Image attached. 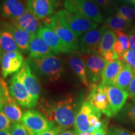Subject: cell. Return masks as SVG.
Listing matches in <instances>:
<instances>
[{
	"instance_id": "f907efd6",
	"label": "cell",
	"mask_w": 135,
	"mask_h": 135,
	"mask_svg": "<svg viewBox=\"0 0 135 135\" xmlns=\"http://www.w3.org/2000/svg\"><path fill=\"white\" fill-rule=\"evenodd\" d=\"M133 6H134V7H133V11H134V15H135V3L134 4H133Z\"/></svg>"
},
{
	"instance_id": "60d3db41",
	"label": "cell",
	"mask_w": 135,
	"mask_h": 135,
	"mask_svg": "<svg viewBox=\"0 0 135 135\" xmlns=\"http://www.w3.org/2000/svg\"><path fill=\"white\" fill-rule=\"evenodd\" d=\"M113 49V50L115 51V53L117 54L118 56L121 55L123 53V52H124L122 44L120 43L118 41H116V43H114Z\"/></svg>"
},
{
	"instance_id": "7c38bea8",
	"label": "cell",
	"mask_w": 135,
	"mask_h": 135,
	"mask_svg": "<svg viewBox=\"0 0 135 135\" xmlns=\"http://www.w3.org/2000/svg\"><path fill=\"white\" fill-rule=\"evenodd\" d=\"M23 63V57L20 51L4 53L1 62V75L3 78L18 72L21 68Z\"/></svg>"
},
{
	"instance_id": "44dd1931",
	"label": "cell",
	"mask_w": 135,
	"mask_h": 135,
	"mask_svg": "<svg viewBox=\"0 0 135 135\" xmlns=\"http://www.w3.org/2000/svg\"><path fill=\"white\" fill-rule=\"evenodd\" d=\"M124 64L119 59L107 63L101 75L100 83L103 85H113L116 77Z\"/></svg>"
},
{
	"instance_id": "8fae6325",
	"label": "cell",
	"mask_w": 135,
	"mask_h": 135,
	"mask_svg": "<svg viewBox=\"0 0 135 135\" xmlns=\"http://www.w3.org/2000/svg\"><path fill=\"white\" fill-rule=\"evenodd\" d=\"M105 25L90 30L80 39V51L83 54L98 53V48L104 31L107 29Z\"/></svg>"
},
{
	"instance_id": "8d00e7d4",
	"label": "cell",
	"mask_w": 135,
	"mask_h": 135,
	"mask_svg": "<svg viewBox=\"0 0 135 135\" xmlns=\"http://www.w3.org/2000/svg\"><path fill=\"white\" fill-rule=\"evenodd\" d=\"M102 56L103 57L104 60L107 61V63L113 61H115L119 59V56L115 53V51L113 50V49L109 51L106 52V53H104L103 55H102Z\"/></svg>"
},
{
	"instance_id": "277c9868",
	"label": "cell",
	"mask_w": 135,
	"mask_h": 135,
	"mask_svg": "<svg viewBox=\"0 0 135 135\" xmlns=\"http://www.w3.org/2000/svg\"><path fill=\"white\" fill-rule=\"evenodd\" d=\"M43 25L53 30L66 47L70 53L80 50V40L73 32L61 23L56 14L43 20Z\"/></svg>"
},
{
	"instance_id": "e575fe53",
	"label": "cell",
	"mask_w": 135,
	"mask_h": 135,
	"mask_svg": "<svg viewBox=\"0 0 135 135\" xmlns=\"http://www.w3.org/2000/svg\"><path fill=\"white\" fill-rule=\"evenodd\" d=\"M108 135H135L134 133L121 128L112 127L108 129Z\"/></svg>"
},
{
	"instance_id": "4dcf8cb0",
	"label": "cell",
	"mask_w": 135,
	"mask_h": 135,
	"mask_svg": "<svg viewBox=\"0 0 135 135\" xmlns=\"http://www.w3.org/2000/svg\"><path fill=\"white\" fill-rule=\"evenodd\" d=\"M9 94V88L3 78L0 77V111L2 110L6 97Z\"/></svg>"
},
{
	"instance_id": "d6a6232c",
	"label": "cell",
	"mask_w": 135,
	"mask_h": 135,
	"mask_svg": "<svg viewBox=\"0 0 135 135\" xmlns=\"http://www.w3.org/2000/svg\"><path fill=\"white\" fill-rule=\"evenodd\" d=\"M100 9L105 13V15H109L112 12V4L109 0H94Z\"/></svg>"
},
{
	"instance_id": "ffe728a7",
	"label": "cell",
	"mask_w": 135,
	"mask_h": 135,
	"mask_svg": "<svg viewBox=\"0 0 135 135\" xmlns=\"http://www.w3.org/2000/svg\"><path fill=\"white\" fill-rule=\"evenodd\" d=\"M5 26L9 30L18 45L20 52L26 54L29 51L30 43L32 35L25 30L16 28L8 22H4Z\"/></svg>"
},
{
	"instance_id": "4316f807",
	"label": "cell",
	"mask_w": 135,
	"mask_h": 135,
	"mask_svg": "<svg viewBox=\"0 0 135 135\" xmlns=\"http://www.w3.org/2000/svg\"><path fill=\"white\" fill-rule=\"evenodd\" d=\"M104 25L108 28L113 31L119 30L125 31L128 30H130L132 26L131 22L118 15L108 17L104 21Z\"/></svg>"
},
{
	"instance_id": "e0dca14e",
	"label": "cell",
	"mask_w": 135,
	"mask_h": 135,
	"mask_svg": "<svg viewBox=\"0 0 135 135\" xmlns=\"http://www.w3.org/2000/svg\"><path fill=\"white\" fill-rule=\"evenodd\" d=\"M10 23L16 28L29 32L32 35L36 34L41 26L40 20L27 9L23 15L15 20H10Z\"/></svg>"
},
{
	"instance_id": "1f68e13d",
	"label": "cell",
	"mask_w": 135,
	"mask_h": 135,
	"mask_svg": "<svg viewBox=\"0 0 135 135\" xmlns=\"http://www.w3.org/2000/svg\"><path fill=\"white\" fill-rule=\"evenodd\" d=\"M114 32L116 34L117 41L122 44L124 52L129 50L130 45H129V40L128 34L126 33L125 31H119V30H114Z\"/></svg>"
},
{
	"instance_id": "8992f818",
	"label": "cell",
	"mask_w": 135,
	"mask_h": 135,
	"mask_svg": "<svg viewBox=\"0 0 135 135\" xmlns=\"http://www.w3.org/2000/svg\"><path fill=\"white\" fill-rule=\"evenodd\" d=\"M82 58L85 63L87 76L88 81H90V85L99 84L107 61L99 53L83 54Z\"/></svg>"
},
{
	"instance_id": "603a6c76",
	"label": "cell",
	"mask_w": 135,
	"mask_h": 135,
	"mask_svg": "<svg viewBox=\"0 0 135 135\" xmlns=\"http://www.w3.org/2000/svg\"><path fill=\"white\" fill-rule=\"evenodd\" d=\"M69 65L71 68L75 73V74L80 80L84 86L86 88L90 87V84L87 76L86 69L85 63H84L82 56L77 55L76 54H73L71 55L69 58Z\"/></svg>"
},
{
	"instance_id": "5b68a950",
	"label": "cell",
	"mask_w": 135,
	"mask_h": 135,
	"mask_svg": "<svg viewBox=\"0 0 135 135\" xmlns=\"http://www.w3.org/2000/svg\"><path fill=\"white\" fill-rule=\"evenodd\" d=\"M63 6L71 12L81 15L97 23L104 22L103 15L94 0H65Z\"/></svg>"
},
{
	"instance_id": "d4e9b609",
	"label": "cell",
	"mask_w": 135,
	"mask_h": 135,
	"mask_svg": "<svg viewBox=\"0 0 135 135\" xmlns=\"http://www.w3.org/2000/svg\"><path fill=\"white\" fill-rule=\"evenodd\" d=\"M134 75V70L127 64H124L122 70L116 77L113 85L126 91Z\"/></svg>"
},
{
	"instance_id": "f6af8a7d",
	"label": "cell",
	"mask_w": 135,
	"mask_h": 135,
	"mask_svg": "<svg viewBox=\"0 0 135 135\" xmlns=\"http://www.w3.org/2000/svg\"><path fill=\"white\" fill-rule=\"evenodd\" d=\"M52 1H53V2L54 3L56 9H57V8L60 7V6L63 4L65 0H52Z\"/></svg>"
},
{
	"instance_id": "836d02e7",
	"label": "cell",
	"mask_w": 135,
	"mask_h": 135,
	"mask_svg": "<svg viewBox=\"0 0 135 135\" xmlns=\"http://www.w3.org/2000/svg\"><path fill=\"white\" fill-rule=\"evenodd\" d=\"M11 121L5 115L3 110L0 111V131H9L11 128Z\"/></svg>"
},
{
	"instance_id": "484cf974",
	"label": "cell",
	"mask_w": 135,
	"mask_h": 135,
	"mask_svg": "<svg viewBox=\"0 0 135 135\" xmlns=\"http://www.w3.org/2000/svg\"><path fill=\"white\" fill-rule=\"evenodd\" d=\"M117 38L113 30L107 28L103 34L102 38L99 43L98 53L102 56L106 52L113 50Z\"/></svg>"
},
{
	"instance_id": "9a60e30c",
	"label": "cell",
	"mask_w": 135,
	"mask_h": 135,
	"mask_svg": "<svg viewBox=\"0 0 135 135\" xmlns=\"http://www.w3.org/2000/svg\"><path fill=\"white\" fill-rule=\"evenodd\" d=\"M89 101H84L76 113L75 121V129L77 135L86 132L90 129L88 118L89 114L97 110Z\"/></svg>"
},
{
	"instance_id": "83f0119b",
	"label": "cell",
	"mask_w": 135,
	"mask_h": 135,
	"mask_svg": "<svg viewBox=\"0 0 135 135\" xmlns=\"http://www.w3.org/2000/svg\"><path fill=\"white\" fill-rule=\"evenodd\" d=\"M10 135H35L21 122L12 123L9 129Z\"/></svg>"
},
{
	"instance_id": "f5cc1de1",
	"label": "cell",
	"mask_w": 135,
	"mask_h": 135,
	"mask_svg": "<svg viewBox=\"0 0 135 135\" xmlns=\"http://www.w3.org/2000/svg\"></svg>"
},
{
	"instance_id": "3957f363",
	"label": "cell",
	"mask_w": 135,
	"mask_h": 135,
	"mask_svg": "<svg viewBox=\"0 0 135 135\" xmlns=\"http://www.w3.org/2000/svg\"><path fill=\"white\" fill-rule=\"evenodd\" d=\"M62 25L73 32L78 37L98 27V23L81 15L61 9L55 13Z\"/></svg>"
},
{
	"instance_id": "7dc6e473",
	"label": "cell",
	"mask_w": 135,
	"mask_h": 135,
	"mask_svg": "<svg viewBox=\"0 0 135 135\" xmlns=\"http://www.w3.org/2000/svg\"><path fill=\"white\" fill-rule=\"evenodd\" d=\"M124 1H125L126 3H130V4H134L135 3V0H124Z\"/></svg>"
},
{
	"instance_id": "7402d4cb",
	"label": "cell",
	"mask_w": 135,
	"mask_h": 135,
	"mask_svg": "<svg viewBox=\"0 0 135 135\" xmlns=\"http://www.w3.org/2000/svg\"><path fill=\"white\" fill-rule=\"evenodd\" d=\"M2 110L11 123L21 121L23 113L18 103L10 94L6 97Z\"/></svg>"
},
{
	"instance_id": "9c48e42d",
	"label": "cell",
	"mask_w": 135,
	"mask_h": 135,
	"mask_svg": "<svg viewBox=\"0 0 135 135\" xmlns=\"http://www.w3.org/2000/svg\"><path fill=\"white\" fill-rule=\"evenodd\" d=\"M88 101L95 108L108 117L113 116L109 106L106 85L101 83L90 85V91L88 97Z\"/></svg>"
},
{
	"instance_id": "681fc988",
	"label": "cell",
	"mask_w": 135,
	"mask_h": 135,
	"mask_svg": "<svg viewBox=\"0 0 135 135\" xmlns=\"http://www.w3.org/2000/svg\"><path fill=\"white\" fill-rule=\"evenodd\" d=\"M118 0H109V1H110L111 4H114V3H115L116 2H117Z\"/></svg>"
},
{
	"instance_id": "f1b7e54d",
	"label": "cell",
	"mask_w": 135,
	"mask_h": 135,
	"mask_svg": "<svg viewBox=\"0 0 135 135\" xmlns=\"http://www.w3.org/2000/svg\"><path fill=\"white\" fill-rule=\"evenodd\" d=\"M116 15L127 20L131 23H133L135 16L133 9L131 7L126 6V5H123V6L118 8L116 9Z\"/></svg>"
},
{
	"instance_id": "b9f144b4",
	"label": "cell",
	"mask_w": 135,
	"mask_h": 135,
	"mask_svg": "<svg viewBox=\"0 0 135 135\" xmlns=\"http://www.w3.org/2000/svg\"><path fill=\"white\" fill-rule=\"evenodd\" d=\"M107 123L104 122L101 127L96 132L94 135H106L107 134Z\"/></svg>"
},
{
	"instance_id": "6da1fadb",
	"label": "cell",
	"mask_w": 135,
	"mask_h": 135,
	"mask_svg": "<svg viewBox=\"0 0 135 135\" xmlns=\"http://www.w3.org/2000/svg\"><path fill=\"white\" fill-rule=\"evenodd\" d=\"M76 105L71 94H67L58 101L49 102L41 99L38 104V109L49 121L57 124L63 129H68L75 124Z\"/></svg>"
},
{
	"instance_id": "bcb514c9",
	"label": "cell",
	"mask_w": 135,
	"mask_h": 135,
	"mask_svg": "<svg viewBox=\"0 0 135 135\" xmlns=\"http://www.w3.org/2000/svg\"><path fill=\"white\" fill-rule=\"evenodd\" d=\"M0 135H10L9 131H0Z\"/></svg>"
},
{
	"instance_id": "ba28073f",
	"label": "cell",
	"mask_w": 135,
	"mask_h": 135,
	"mask_svg": "<svg viewBox=\"0 0 135 135\" xmlns=\"http://www.w3.org/2000/svg\"><path fill=\"white\" fill-rule=\"evenodd\" d=\"M21 122L35 135H39L55 126V123L49 121L43 114L35 110L25 111L23 114Z\"/></svg>"
},
{
	"instance_id": "d590c367",
	"label": "cell",
	"mask_w": 135,
	"mask_h": 135,
	"mask_svg": "<svg viewBox=\"0 0 135 135\" xmlns=\"http://www.w3.org/2000/svg\"><path fill=\"white\" fill-rule=\"evenodd\" d=\"M134 71V77H133V80H131L130 84L128 88L127 91H126L133 103H135V71Z\"/></svg>"
},
{
	"instance_id": "74e56055",
	"label": "cell",
	"mask_w": 135,
	"mask_h": 135,
	"mask_svg": "<svg viewBox=\"0 0 135 135\" xmlns=\"http://www.w3.org/2000/svg\"><path fill=\"white\" fill-rule=\"evenodd\" d=\"M129 45L131 50L135 51V27L132 28L128 33Z\"/></svg>"
},
{
	"instance_id": "cb8c5ba5",
	"label": "cell",
	"mask_w": 135,
	"mask_h": 135,
	"mask_svg": "<svg viewBox=\"0 0 135 135\" xmlns=\"http://www.w3.org/2000/svg\"><path fill=\"white\" fill-rule=\"evenodd\" d=\"M0 48L4 53L20 51L12 34L5 26L4 22L0 23Z\"/></svg>"
},
{
	"instance_id": "c3c4849f",
	"label": "cell",
	"mask_w": 135,
	"mask_h": 135,
	"mask_svg": "<svg viewBox=\"0 0 135 135\" xmlns=\"http://www.w3.org/2000/svg\"><path fill=\"white\" fill-rule=\"evenodd\" d=\"M3 51L1 50V48H0V65H1V60H2V57H3Z\"/></svg>"
},
{
	"instance_id": "5bb4252c",
	"label": "cell",
	"mask_w": 135,
	"mask_h": 135,
	"mask_svg": "<svg viewBox=\"0 0 135 135\" xmlns=\"http://www.w3.org/2000/svg\"><path fill=\"white\" fill-rule=\"evenodd\" d=\"M106 86L111 112L113 116H116L124 105L129 95L127 91L116 86L112 84Z\"/></svg>"
},
{
	"instance_id": "7bdbcfd3",
	"label": "cell",
	"mask_w": 135,
	"mask_h": 135,
	"mask_svg": "<svg viewBox=\"0 0 135 135\" xmlns=\"http://www.w3.org/2000/svg\"><path fill=\"white\" fill-rule=\"evenodd\" d=\"M97 131L98 130H96V129H93V128H90V129H89V131H86V132L81 133V134H80L79 135H94Z\"/></svg>"
},
{
	"instance_id": "7a4b0ae2",
	"label": "cell",
	"mask_w": 135,
	"mask_h": 135,
	"mask_svg": "<svg viewBox=\"0 0 135 135\" xmlns=\"http://www.w3.org/2000/svg\"><path fill=\"white\" fill-rule=\"evenodd\" d=\"M26 61L35 75L50 81L58 80L64 72L61 60L55 55L36 59L29 58Z\"/></svg>"
},
{
	"instance_id": "4fadbf2b",
	"label": "cell",
	"mask_w": 135,
	"mask_h": 135,
	"mask_svg": "<svg viewBox=\"0 0 135 135\" xmlns=\"http://www.w3.org/2000/svg\"><path fill=\"white\" fill-rule=\"evenodd\" d=\"M27 8L39 20H45L55 13L52 0H26Z\"/></svg>"
},
{
	"instance_id": "ee69618b",
	"label": "cell",
	"mask_w": 135,
	"mask_h": 135,
	"mask_svg": "<svg viewBox=\"0 0 135 135\" xmlns=\"http://www.w3.org/2000/svg\"><path fill=\"white\" fill-rule=\"evenodd\" d=\"M58 135H77L75 131L73 130H65L61 132Z\"/></svg>"
},
{
	"instance_id": "52a82bcc",
	"label": "cell",
	"mask_w": 135,
	"mask_h": 135,
	"mask_svg": "<svg viewBox=\"0 0 135 135\" xmlns=\"http://www.w3.org/2000/svg\"><path fill=\"white\" fill-rule=\"evenodd\" d=\"M18 78L24 84L31 96L35 106L38 104L40 94V84L38 78L31 70L27 61H25L21 68L16 73Z\"/></svg>"
},
{
	"instance_id": "30bf717a",
	"label": "cell",
	"mask_w": 135,
	"mask_h": 135,
	"mask_svg": "<svg viewBox=\"0 0 135 135\" xmlns=\"http://www.w3.org/2000/svg\"><path fill=\"white\" fill-rule=\"evenodd\" d=\"M8 88L10 95L22 107L31 108L36 106L24 84L18 78L16 74L9 80Z\"/></svg>"
},
{
	"instance_id": "d6986e66",
	"label": "cell",
	"mask_w": 135,
	"mask_h": 135,
	"mask_svg": "<svg viewBox=\"0 0 135 135\" xmlns=\"http://www.w3.org/2000/svg\"><path fill=\"white\" fill-rule=\"evenodd\" d=\"M30 58H41L56 54L38 34L32 35L29 46Z\"/></svg>"
},
{
	"instance_id": "2e32d148",
	"label": "cell",
	"mask_w": 135,
	"mask_h": 135,
	"mask_svg": "<svg viewBox=\"0 0 135 135\" xmlns=\"http://www.w3.org/2000/svg\"><path fill=\"white\" fill-rule=\"evenodd\" d=\"M37 34L46 42L56 55L60 53H70L66 47L53 30L43 25L40 27Z\"/></svg>"
},
{
	"instance_id": "f546056e",
	"label": "cell",
	"mask_w": 135,
	"mask_h": 135,
	"mask_svg": "<svg viewBox=\"0 0 135 135\" xmlns=\"http://www.w3.org/2000/svg\"><path fill=\"white\" fill-rule=\"evenodd\" d=\"M119 59L123 63L127 64L135 71V51L129 49L119 56Z\"/></svg>"
},
{
	"instance_id": "816d5d0a",
	"label": "cell",
	"mask_w": 135,
	"mask_h": 135,
	"mask_svg": "<svg viewBox=\"0 0 135 135\" xmlns=\"http://www.w3.org/2000/svg\"><path fill=\"white\" fill-rule=\"evenodd\" d=\"M106 135H108V134H106Z\"/></svg>"
},
{
	"instance_id": "ab89813d",
	"label": "cell",
	"mask_w": 135,
	"mask_h": 135,
	"mask_svg": "<svg viewBox=\"0 0 135 135\" xmlns=\"http://www.w3.org/2000/svg\"><path fill=\"white\" fill-rule=\"evenodd\" d=\"M127 115L133 122L135 123V103L129 105L127 109Z\"/></svg>"
},
{
	"instance_id": "ac0fdd59",
	"label": "cell",
	"mask_w": 135,
	"mask_h": 135,
	"mask_svg": "<svg viewBox=\"0 0 135 135\" xmlns=\"http://www.w3.org/2000/svg\"><path fill=\"white\" fill-rule=\"evenodd\" d=\"M28 9L20 0H1L0 15L10 20L21 16Z\"/></svg>"
},
{
	"instance_id": "f35d334b",
	"label": "cell",
	"mask_w": 135,
	"mask_h": 135,
	"mask_svg": "<svg viewBox=\"0 0 135 135\" xmlns=\"http://www.w3.org/2000/svg\"><path fill=\"white\" fill-rule=\"evenodd\" d=\"M64 130L62 128H61L59 126H55L52 129H49V130L45 131V132L41 133L39 135H58L61 132L63 131Z\"/></svg>"
}]
</instances>
